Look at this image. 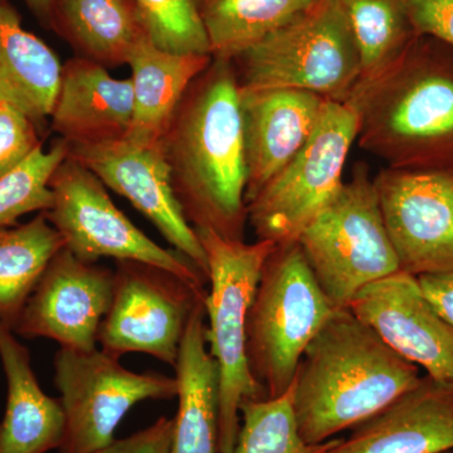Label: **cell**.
Wrapping results in <instances>:
<instances>
[{
    "mask_svg": "<svg viewBox=\"0 0 453 453\" xmlns=\"http://www.w3.org/2000/svg\"><path fill=\"white\" fill-rule=\"evenodd\" d=\"M417 280L426 299L453 326V273L421 275Z\"/></svg>",
    "mask_w": 453,
    "mask_h": 453,
    "instance_id": "33",
    "label": "cell"
},
{
    "mask_svg": "<svg viewBox=\"0 0 453 453\" xmlns=\"http://www.w3.org/2000/svg\"><path fill=\"white\" fill-rule=\"evenodd\" d=\"M211 61V55L168 52L145 38L127 64L131 68L134 112L125 139L138 145L159 144L188 88Z\"/></svg>",
    "mask_w": 453,
    "mask_h": 453,
    "instance_id": "21",
    "label": "cell"
},
{
    "mask_svg": "<svg viewBox=\"0 0 453 453\" xmlns=\"http://www.w3.org/2000/svg\"><path fill=\"white\" fill-rule=\"evenodd\" d=\"M240 91L301 89L347 103L362 76L356 38L338 0H316L234 59Z\"/></svg>",
    "mask_w": 453,
    "mask_h": 453,
    "instance_id": "4",
    "label": "cell"
},
{
    "mask_svg": "<svg viewBox=\"0 0 453 453\" xmlns=\"http://www.w3.org/2000/svg\"><path fill=\"white\" fill-rule=\"evenodd\" d=\"M196 234L207 256L211 283L205 314L207 342L219 369V453H232L240 432L241 405L267 398L250 369L246 325L262 267L277 244L229 241L203 229Z\"/></svg>",
    "mask_w": 453,
    "mask_h": 453,
    "instance_id": "5",
    "label": "cell"
},
{
    "mask_svg": "<svg viewBox=\"0 0 453 453\" xmlns=\"http://www.w3.org/2000/svg\"><path fill=\"white\" fill-rule=\"evenodd\" d=\"M67 157V142L59 138L49 150L38 146L17 169L0 179V228L13 226L32 211L50 210V180Z\"/></svg>",
    "mask_w": 453,
    "mask_h": 453,
    "instance_id": "28",
    "label": "cell"
},
{
    "mask_svg": "<svg viewBox=\"0 0 453 453\" xmlns=\"http://www.w3.org/2000/svg\"><path fill=\"white\" fill-rule=\"evenodd\" d=\"M443 453H453V451H449V452H443Z\"/></svg>",
    "mask_w": 453,
    "mask_h": 453,
    "instance_id": "35",
    "label": "cell"
},
{
    "mask_svg": "<svg viewBox=\"0 0 453 453\" xmlns=\"http://www.w3.org/2000/svg\"><path fill=\"white\" fill-rule=\"evenodd\" d=\"M316 282L334 308L401 271L381 216L368 165L357 163L335 196L296 240Z\"/></svg>",
    "mask_w": 453,
    "mask_h": 453,
    "instance_id": "7",
    "label": "cell"
},
{
    "mask_svg": "<svg viewBox=\"0 0 453 453\" xmlns=\"http://www.w3.org/2000/svg\"><path fill=\"white\" fill-rule=\"evenodd\" d=\"M49 26L76 57L106 68L129 64L149 37L134 0H53Z\"/></svg>",
    "mask_w": 453,
    "mask_h": 453,
    "instance_id": "23",
    "label": "cell"
},
{
    "mask_svg": "<svg viewBox=\"0 0 453 453\" xmlns=\"http://www.w3.org/2000/svg\"><path fill=\"white\" fill-rule=\"evenodd\" d=\"M62 65L41 38L27 31L8 0H0V101L28 116L35 125L50 119Z\"/></svg>",
    "mask_w": 453,
    "mask_h": 453,
    "instance_id": "22",
    "label": "cell"
},
{
    "mask_svg": "<svg viewBox=\"0 0 453 453\" xmlns=\"http://www.w3.org/2000/svg\"><path fill=\"white\" fill-rule=\"evenodd\" d=\"M347 309L426 375L453 380V326L426 299L416 276L398 271L383 277Z\"/></svg>",
    "mask_w": 453,
    "mask_h": 453,
    "instance_id": "15",
    "label": "cell"
},
{
    "mask_svg": "<svg viewBox=\"0 0 453 453\" xmlns=\"http://www.w3.org/2000/svg\"><path fill=\"white\" fill-rule=\"evenodd\" d=\"M130 79L74 56L62 65L50 127L67 144H101L127 138L133 121Z\"/></svg>",
    "mask_w": 453,
    "mask_h": 453,
    "instance_id": "18",
    "label": "cell"
},
{
    "mask_svg": "<svg viewBox=\"0 0 453 453\" xmlns=\"http://www.w3.org/2000/svg\"><path fill=\"white\" fill-rule=\"evenodd\" d=\"M174 419L160 417L153 425L121 440H113L96 453H172Z\"/></svg>",
    "mask_w": 453,
    "mask_h": 453,
    "instance_id": "32",
    "label": "cell"
},
{
    "mask_svg": "<svg viewBox=\"0 0 453 453\" xmlns=\"http://www.w3.org/2000/svg\"><path fill=\"white\" fill-rule=\"evenodd\" d=\"M199 290L165 268L139 261H115L111 303L97 344L113 357L148 354L174 366Z\"/></svg>",
    "mask_w": 453,
    "mask_h": 453,
    "instance_id": "11",
    "label": "cell"
},
{
    "mask_svg": "<svg viewBox=\"0 0 453 453\" xmlns=\"http://www.w3.org/2000/svg\"><path fill=\"white\" fill-rule=\"evenodd\" d=\"M347 103L357 145L387 168L453 170V49L416 35L398 58L360 80Z\"/></svg>",
    "mask_w": 453,
    "mask_h": 453,
    "instance_id": "2",
    "label": "cell"
},
{
    "mask_svg": "<svg viewBox=\"0 0 453 453\" xmlns=\"http://www.w3.org/2000/svg\"><path fill=\"white\" fill-rule=\"evenodd\" d=\"M134 2L155 46L173 53L211 55L210 42L196 0Z\"/></svg>",
    "mask_w": 453,
    "mask_h": 453,
    "instance_id": "29",
    "label": "cell"
},
{
    "mask_svg": "<svg viewBox=\"0 0 453 453\" xmlns=\"http://www.w3.org/2000/svg\"><path fill=\"white\" fill-rule=\"evenodd\" d=\"M372 180L401 271L453 273V170L384 168Z\"/></svg>",
    "mask_w": 453,
    "mask_h": 453,
    "instance_id": "12",
    "label": "cell"
},
{
    "mask_svg": "<svg viewBox=\"0 0 453 453\" xmlns=\"http://www.w3.org/2000/svg\"><path fill=\"white\" fill-rule=\"evenodd\" d=\"M42 22L49 26L50 5L53 0H23Z\"/></svg>",
    "mask_w": 453,
    "mask_h": 453,
    "instance_id": "34",
    "label": "cell"
},
{
    "mask_svg": "<svg viewBox=\"0 0 453 453\" xmlns=\"http://www.w3.org/2000/svg\"><path fill=\"white\" fill-rule=\"evenodd\" d=\"M335 310L299 244H277L262 267L246 325L250 369L267 398L291 388L306 348Z\"/></svg>",
    "mask_w": 453,
    "mask_h": 453,
    "instance_id": "6",
    "label": "cell"
},
{
    "mask_svg": "<svg viewBox=\"0 0 453 453\" xmlns=\"http://www.w3.org/2000/svg\"><path fill=\"white\" fill-rule=\"evenodd\" d=\"M40 145L37 125L16 107L0 101V179L17 169Z\"/></svg>",
    "mask_w": 453,
    "mask_h": 453,
    "instance_id": "30",
    "label": "cell"
},
{
    "mask_svg": "<svg viewBox=\"0 0 453 453\" xmlns=\"http://www.w3.org/2000/svg\"><path fill=\"white\" fill-rule=\"evenodd\" d=\"M112 288L113 270L81 261L64 247L50 259L12 330L25 339L95 350Z\"/></svg>",
    "mask_w": 453,
    "mask_h": 453,
    "instance_id": "13",
    "label": "cell"
},
{
    "mask_svg": "<svg viewBox=\"0 0 453 453\" xmlns=\"http://www.w3.org/2000/svg\"><path fill=\"white\" fill-rule=\"evenodd\" d=\"M211 55L235 57L288 25L316 0H196Z\"/></svg>",
    "mask_w": 453,
    "mask_h": 453,
    "instance_id": "25",
    "label": "cell"
},
{
    "mask_svg": "<svg viewBox=\"0 0 453 453\" xmlns=\"http://www.w3.org/2000/svg\"><path fill=\"white\" fill-rule=\"evenodd\" d=\"M240 96L249 203L306 145L327 100L301 89L240 91Z\"/></svg>",
    "mask_w": 453,
    "mask_h": 453,
    "instance_id": "17",
    "label": "cell"
},
{
    "mask_svg": "<svg viewBox=\"0 0 453 453\" xmlns=\"http://www.w3.org/2000/svg\"><path fill=\"white\" fill-rule=\"evenodd\" d=\"M65 244L46 211L0 228V321L13 329L50 259Z\"/></svg>",
    "mask_w": 453,
    "mask_h": 453,
    "instance_id": "24",
    "label": "cell"
},
{
    "mask_svg": "<svg viewBox=\"0 0 453 453\" xmlns=\"http://www.w3.org/2000/svg\"><path fill=\"white\" fill-rule=\"evenodd\" d=\"M416 35H427L453 49V0H404Z\"/></svg>",
    "mask_w": 453,
    "mask_h": 453,
    "instance_id": "31",
    "label": "cell"
},
{
    "mask_svg": "<svg viewBox=\"0 0 453 453\" xmlns=\"http://www.w3.org/2000/svg\"><path fill=\"white\" fill-rule=\"evenodd\" d=\"M240 421L232 453H327L339 440L335 437L319 445L303 441L292 408V386L277 398L243 402Z\"/></svg>",
    "mask_w": 453,
    "mask_h": 453,
    "instance_id": "27",
    "label": "cell"
},
{
    "mask_svg": "<svg viewBox=\"0 0 453 453\" xmlns=\"http://www.w3.org/2000/svg\"><path fill=\"white\" fill-rule=\"evenodd\" d=\"M71 157L91 170L107 189L144 214L173 249L189 258L208 280V262L195 228L179 207L160 145L127 139L101 144H68Z\"/></svg>",
    "mask_w": 453,
    "mask_h": 453,
    "instance_id": "14",
    "label": "cell"
},
{
    "mask_svg": "<svg viewBox=\"0 0 453 453\" xmlns=\"http://www.w3.org/2000/svg\"><path fill=\"white\" fill-rule=\"evenodd\" d=\"M52 205L46 211L65 249L81 261L101 258L139 261L165 268L199 290L207 277L177 250L164 249L134 225L110 198L107 188L82 163L71 157L50 180Z\"/></svg>",
    "mask_w": 453,
    "mask_h": 453,
    "instance_id": "8",
    "label": "cell"
},
{
    "mask_svg": "<svg viewBox=\"0 0 453 453\" xmlns=\"http://www.w3.org/2000/svg\"><path fill=\"white\" fill-rule=\"evenodd\" d=\"M357 134L353 107L327 100L306 145L247 203L257 240L296 242L344 184V166Z\"/></svg>",
    "mask_w": 453,
    "mask_h": 453,
    "instance_id": "9",
    "label": "cell"
},
{
    "mask_svg": "<svg viewBox=\"0 0 453 453\" xmlns=\"http://www.w3.org/2000/svg\"><path fill=\"white\" fill-rule=\"evenodd\" d=\"M55 384L64 408L65 437L58 453H96L115 440V431L134 405L177 396L175 377L136 372L101 349L59 348Z\"/></svg>",
    "mask_w": 453,
    "mask_h": 453,
    "instance_id": "10",
    "label": "cell"
},
{
    "mask_svg": "<svg viewBox=\"0 0 453 453\" xmlns=\"http://www.w3.org/2000/svg\"><path fill=\"white\" fill-rule=\"evenodd\" d=\"M0 362L7 380V402L0 421V453L58 451L65 428L61 401L42 389L28 349L3 321Z\"/></svg>",
    "mask_w": 453,
    "mask_h": 453,
    "instance_id": "19",
    "label": "cell"
},
{
    "mask_svg": "<svg viewBox=\"0 0 453 453\" xmlns=\"http://www.w3.org/2000/svg\"><path fill=\"white\" fill-rule=\"evenodd\" d=\"M349 309H336L306 348L292 381L301 437L327 442L395 401L422 377Z\"/></svg>",
    "mask_w": 453,
    "mask_h": 453,
    "instance_id": "3",
    "label": "cell"
},
{
    "mask_svg": "<svg viewBox=\"0 0 453 453\" xmlns=\"http://www.w3.org/2000/svg\"><path fill=\"white\" fill-rule=\"evenodd\" d=\"M170 183L196 229L244 241L249 223L240 85L234 62L213 58L188 88L159 140Z\"/></svg>",
    "mask_w": 453,
    "mask_h": 453,
    "instance_id": "1",
    "label": "cell"
},
{
    "mask_svg": "<svg viewBox=\"0 0 453 453\" xmlns=\"http://www.w3.org/2000/svg\"><path fill=\"white\" fill-rule=\"evenodd\" d=\"M350 431L327 453L453 451V380L422 375L412 388Z\"/></svg>",
    "mask_w": 453,
    "mask_h": 453,
    "instance_id": "16",
    "label": "cell"
},
{
    "mask_svg": "<svg viewBox=\"0 0 453 453\" xmlns=\"http://www.w3.org/2000/svg\"><path fill=\"white\" fill-rule=\"evenodd\" d=\"M205 316L203 299L190 316L174 365L178 411L172 453H219V369L208 350Z\"/></svg>",
    "mask_w": 453,
    "mask_h": 453,
    "instance_id": "20",
    "label": "cell"
},
{
    "mask_svg": "<svg viewBox=\"0 0 453 453\" xmlns=\"http://www.w3.org/2000/svg\"><path fill=\"white\" fill-rule=\"evenodd\" d=\"M338 2L359 50L360 80L371 79L392 65L416 37L404 0Z\"/></svg>",
    "mask_w": 453,
    "mask_h": 453,
    "instance_id": "26",
    "label": "cell"
}]
</instances>
